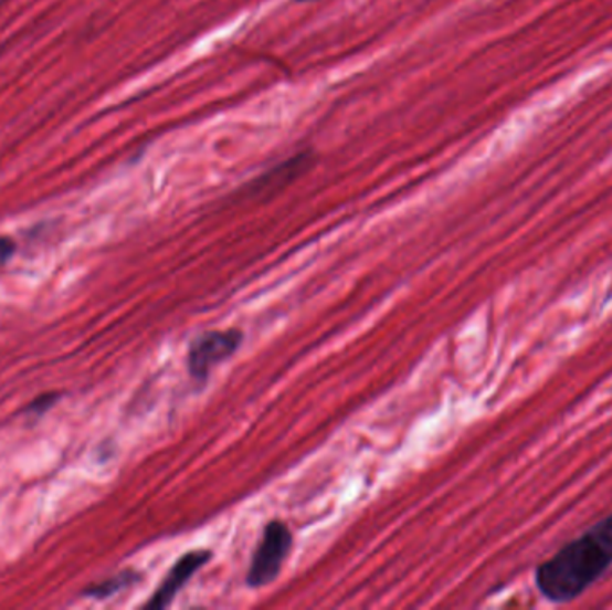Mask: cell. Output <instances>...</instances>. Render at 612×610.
<instances>
[{"mask_svg":"<svg viewBox=\"0 0 612 610\" xmlns=\"http://www.w3.org/2000/svg\"><path fill=\"white\" fill-rule=\"evenodd\" d=\"M299 2H314V0H299Z\"/></svg>","mask_w":612,"mask_h":610,"instance_id":"ba28073f","label":"cell"},{"mask_svg":"<svg viewBox=\"0 0 612 610\" xmlns=\"http://www.w3.org/2000/svg\"><path fill=\"white\" fill-rule=\"evenodd\" d=\"M244 340V334L239 328L210 329L198 335L190 344L187 355V366L190 376L196 381H207L210 372L233 357Z\"/></svg>","mask_w":612,"mask_h":610,"instance_id":"3957f363","label":"cell"},{"mask_svg":"<svg viewBox=\"0 0 612 610\" xmlns=\"http://www.w3.org/2000/svg\"><path fill=\"white\" fill-rule=\"evenodd\" d=\"M57 399H60V395H56V392H49V395L39 396V398L34 399L33 403L29 404L25 412L42 416V413L51 410L52 404L56 403Z\"/></svg>","mask_w":612,"mask_h":610,"instance_id":"8992f818","label":"cell"},{"mask_svg":"<svg viewBox=\"0 0 612 610\" xmlns=\"http://www.w3.org/2000/svg\"><path fill=\"white\" fill-rule=\"evenodd\" d=\"M14 250H17V245H14L13 240L8 239V236H0V265L10 262Z\"/></svg>","mask_w":612,"mask_h":610,"instance_id":"52a82bcc","label":"cell"},{"mask_svg":"<svg viewBox=\"0 0 612 610\" xmlns=\"http://www.w3.org/2000/svg\"><path fill=\"white\" fill-rule=\"evenodd\" d=\"M293 548V534L278 519L265 525L264 534L256 546L245 582L253 589L271 586L282 574L283 564Z\"/></svg>","mask_w":612,"mask_h":610,"instance_id":"7a4b0ae2","label":"cell"},{"mask_svg":"<svg viewBox=\"0 0 612 610\" xmlns=\"http://www.w3.org/2000/svg\"><path fill=\"white\" fill-rule=\"evenodd\" d=\"M612 566V512L536 568L537 591L550 603H570Z\"/></svg>","mask_w":612,"mask_h":610,"instance_id":"6da1fadb","label":"cell"},{"mask_svg":"<svg viewBox=\"0 0 612 610\" xmlns=\"http://www.w3.org/2000/svg\"><path fill=\"white\" fill-rule=\"evenodd\" d=\"M212 560V551L210 549H193L178 560L170 568L163 582L156 589L151 600L147 601L146 609H167L175 601L178 592L189 583L190 578L198 574L199 569L203 568L204 564Z\"/></svg>","mask_w":612,"mask_h":610,"instance_id":"277c9868","label":"cell"},{"mask_svg":"<svg viewBox=\"0 0 612 610\" xmlns=\"http://www.w3.org/2000/svg\"><path fill=\"white\" fill-rule=\"evenodd\" d=\"M138 582H140V574H137L135 569H124V571L114 575V577L86 587L85 591H83V597L92 598V600H106V598L115 597L118 592L126 591L128 587L135 586Z\"/></svg>","mask_w":612,"mask_h":610,"instance_id":"5b68a950","label":"cell"}]
</instances>
